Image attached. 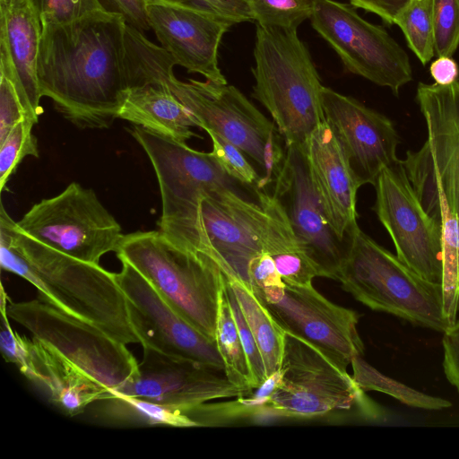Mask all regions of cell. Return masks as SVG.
<instances>
[{"label": "cell", "instance_id": "6da1fadb", "mask_svg": "<svg viewBox=\"0 0 459 459\" xmlns=\"http://www.w3.org/2000/svg\"><path fill=\"white\" fill-rule=\"evenodd\" d=\"M123 15L108 9L42 24L37 76L42 97L80 128H107L129 89Z\"/></svg>", "mask_w": 459, "mask_h": 459}, {"label": "cell", "instance_id": "7a4b0ae2", "mask_svg": "<svg viewBox=\"0 0 459 459\" xmlns=\"http://www.w3.org/2000/svg\"><path fill=\"white\" fill-rule=\"evenodd\" d=\"M0 264L39 290V298L125 343H140L115 273L54 250L23 233L3 204Z\"/></svg>", "mask_w": 459, "mask_h": 459}, {"label": "cell", "instance_id": "3957f363", "mask_svg": "<svg viewBox=\"0 0 459 459\" xmlns=\"http://www.w3.org/2000/svg\"><path fill=\"white\" fill-rule=\"evenodd\" d=\"M252 97L271 115L286 146L304 145L325 121L323 85L297 29L256 24Z\"/></svg>", "mask_w": 459, "mask_h": 459}, {"label": "cell", "instance_id": "277c9868", "mask_svg": "<svg viewBox=\"0 0 459 459\" xmlns=\"http://www.w3.org/2000/svg\"><path fill=\"white\" fill-rule=\"evenodd\" d=\"M182 318L215 342L226 276L211 255L178 246L160 230L124 234L116 251Z\"/></svg>", "mask_w": 459, "mask_h": 459}, {"label": "cell", "instance_id": "5b68a950", "mask_svg": "<svg viewBox=\"0 0 459 459\" xmlns=\"http://www.w3.org/2000/svg\"><path fill=\"white\" fill-rule=\"evenodd\" d=\"M356 300L374 311L444 333L441 283L422 278L357 226L349 235L338 280Z\"/></svg>", "mask_w": 459, "mask_h": 459}, {"label": "cell", "instance_id": "8992f818", "mask_svg": "<svg viewBox=\"0 0 459 459\" xmlns=\"http://www.w3.org/2000/svg\"><path fill=\"white\" fill-rule=\"evenodd\" d=\"M130 133L146 152L159 183V230L178 246L204 252L198 230L201 199L221 189L238 190L237 182L211 152L195 151L138 126Z\"/></svg>", "mask_w": 459, "mask_h": 459}, {"label": "cell", "instance_id": "52a82bcc", "mask_svg": "<svg viewBox=\"0 0 459 459\" xmlns=\"http://www.w3.org/2000/svg\"><path fill=\"white\" fill-rule=\"evenodd\" d=\"M356 407L368 420H382L386 412L322 351L285 332L279 380L256 418L273 416L314 419Z\"/></svg>", "mask_w": 459, "mask_h": 459}, {"label": "cell", "instance_id": "ba28073f", "mask_svg": "<svg viewBox=\"0 0 459 459\" xmlns=\"http://www.w3.org/2000/svg\"><path fill=\"white\" fill-rule=\"evenodd\" d=\"M416 100L428 136L402 163L423 209L440 224L459 218V81L420 82Z\"/></svg>", "mask_w": 459, "mask_h": 459}, {"label": "cell", "instance_id": "9c48e42d", "mask_svg": "<svg viewBox=\"0 0 459 459\" xmlns=\"http://www.w3.org/2000/svg\"><path fill=\"white\" fill-rule=\"evenodd\" d=\"M6 314L29 330L32 337L53 348L101 385L108 394L130 382L138 373V362L126 344L41 299L9 300Z\"/></svg>", "mask_w": 459, "mask_h": 459}, {"label": "cell", "instance_id": "30bf717a", "mask_svg": "<svg viewBox=\"0 0 459 459\" xmlns=\"http://www.w3.org/2000/svg\"><path fill=\"white\" fill-rule=\"evenodd\" d=\"M16 222L38 242L95 264L105 254L116 252L124 236L120 224L95 192L77 182L35 204Z\"/></svg>", "mask_w": 459, "mask_h": 459}, {"label": "cell", "instance_id": "8fae6325", "mask_svg": "<svg viewBox=\"0 0 459 459\" xmlns=\"http://www.w3.org/2000/svg\"><path fill=\"white\" fill-rule=\"evenodd\" d=\"M309 20L350 73L388 87L394 94L412 80L406 51L383 27L360 17L351 4L313 0Z\"/></svg>", "mask_w": 459, "mask_h": 459}, {"label": "cell", "instance_id": "7c38bea8", "mask_svg": "<svg viewBox=\"0 0 459 459\" xmlns=\"http://www.w3.org/2000/svg\"><path fill=\"white\" fill-rule=\"evenodd\" d=\"M257 299L284 332L314 345L342 371L354 357L363 356L359 314L333 303L313 285L285 284Z\"/></svg>", "mask_w": 459, "mask_h": 459}, {"label": "cell", "instance_id": "4fadbf2b", "mask_svg": "<svg viewBox=\"0 0 459 459\" xmlns=\"http://www.w3.org/2000/svg\"><path fill=\"white\" fill-rule=\"evenodd\" d=\"M373 207L390 235L396 255L427 281H442V228L423 209L399 160L384 169L375 185Z\"/></svg>", "mask_w": 459, "mask_h": 459}, {"label": "cell", "instance_id": "5bb4252c", "mask_svg": "<svg viewBox=\"0 0 459 459\" xmlns=\"http://www.w3.org/2000/svg\"><path fill=\"white\" fill-rule=\"evenodd\" d=\"M273 195L317 267L320 277L338 280L348 246L333 230L312 181L303 145L286 146ZM349 239V238H348Z\"/></svg>", "mask_w": 459, "mask_h": 459}, {"label": "cell", "instance_id": "9a60e30c", "mask_svg": "<svg viewBox=\"0 0 459 459\" xmlns=\"http://www.w3.org/2000/svg\"><path fill=\"white\" fill-rule=\"evenodd\" d=\"M115 273L127 303L131 325L143 347L188 359L224 372L215 342L178 315L130 264Z\"/></svg>", "mask_w": 459, "mask_h": 459}, {"label": "cell", "instance_id": "2e32d148", "mask_svg": "<svg viewBox=\"0 0 459 459\" xmlns=\"http://www.w3.org/2000/svg\"><path fill=\"white\" fill-rule=\"evenodd\" d=\"M265 212L238 190L205 195L199 205V233L204 251L218 262L226 276L248 287L250 262L264 251Z\"/></svg>", "mask_w": 459, "mask_h": 459}, {"label": "cell", "instance_id": "e0dca14e", "mask_svg": "<svg viewBox=\"0 0 459 459\" xmlns=\"http://www.w3.org/2000/svg\"><path fill=\"white\" fill-rule=\"evenodd\" d=\"M143 349L137 375L104 399L134 397L186 411L209 401L250 394L230 383L223 371L148 347Z\"/></svg>", "mask_w": 459, "mask_h": 459}, {"label": "cell", "instance_id": "ac0fdd59", "mask_svg": "<svg viewBox=\"0 0 459 459\" xmlns=\"http://www.w3.org/2000/svg\"><path fill=\"white\" fill-rule=\"evenodd\" d=\"M325 122L340 143L361 186L375 185L380 172L399 162L400 137L393 122L356 99L323 86Z\"/></svg>", "mask_w": 459, "mask_h": 459}, {"label": "cell", "instance_id": "d6986e66", "mask_svg": "<svg viewBox=\"0 0 459 459\" xmlns=\"http://www.w3.org/2000/svg\"><path fill=\"white\" fill-rule=\"evenodd\" d=\"M146 10L151 30L177 65L207 81L228 83L219 67L218 51L231 22L160 0H147Z\"/></svg>", "mask_w": 459, "mask_h": 459}, {"label": "cell", "instance_id": "ffe728a7", "mask_svg": "<svg viewBox=\"0 0 459 459\" xmlns=\"http://www.w3.org/2000/svg\"><path fill=\"white\" fill-rule=\"evenodd\" d=\"M310 176L329 222L337 237L347 241L357 223V193L360 187L349 160L325 121L303 145Z\"/></svg>", "mask_w": 459, "mask_h": 459}, {"label": "cell", "instance_id": "44dd1931", "mask_svg": "<svg viewBox=\"0 0 459 459\" xmlns=\"http://www.w3.org/2000/svg\"><path fill=\"white\" fill-rule=\"evenodd\" d=\"M0 73L11 79L27 114L38 121L41 21L30 0H0Z\"/></svg>", "mask_w": 459, "mask_h": 459}, {"label": "cell", "instance_id": "7402d4cb", "mask_svg": "<svg viewBox=\"0 0 459 459\" xmlns=\"http://www.w3.org/2000/svg\"><path fill=\"white\" fill-rule=\"evenodd\" d=\"M27 350L20 372L43 388L49 403L65 415H79L106 397V388L41 341L28 339Z\"/></svg>", "mask_w": 459, "mask_h": 459}, {"label": "cell", "instance_id": "603a6c76", "mask_svg": "<svg viewBox=\"0 0 459 459\" xmlns=\"http://www.w3.org/2000/svg\"><path fill=\"white\" fill-rule=\"evenodd\" d=\"M118 118L183 143L197 136L193 127L201 128L195 116L166 85L160 82L130 88Z\"/></svg>", "mask_w": 459, "mask_h": 459}, {"label": "cell", "instance_id": "cb8c5ba5", "mask_svg": "<svg viewBox=\"0 0 459 459\" xmlns=\"http://www.w3.org/2000/svg\"><path fill=\"white\" fill-rule=\"evenodd\" d=\"M255 195L266 214L264 250L273 259L282 281L295 287L313 285L320 273L295 235L281 203L264 190Z\"/></svg>", "mask_w": 459, "mask_h": 459}, {"label": "cell", "instance_id": "d4e9b609", "mask_svg": "<svg viewBox=\"0 0 459 459\" xmlns=\"http://www.w3.org/2000/svg\"><path fill=\"white\" fill-rule=\"evenodd\" d=\"M226 278L257 343L269 377L280 369L285 332L245 283L232 276Z\"/></svg>", "mask_w": 459, "mask_h": 459}, {"label": "cell", "instance_id": "484cf974", "mask_svg": "<svg viewBox=\"0 0 459 459\" xmlns=\"http://www.w3.org/2000/svg\"><path fill=\"white\" fill-rule=\"evenodd\" d=\"M97 417L108 423L127 426L195 427L181 408L134 397L100 400Z\"/></svg>", "mask_w": 459, "mask_h": 459}, {"label": "cell", "instance_id": "4316f807", "mask_svg": "<svg viewBox=\"0 0 459 459\" xmlns=\"http://www.w3.org/2000/svg\"><path fill=\"white\" fill-rule=\"evenodd\" d=\"M215 343L223 361L224 374L229 381L251 394L254 391L253 379L231 309L227 291V279L220 293Z\"/></svg>", "mask_w": 459, "mask_h": 459}, {"label": "cell", "instance_id": "83f0119b", "mask_svg": "<svg viewBox=\"0 0 459 459\" xmlns=\"http://www.w3.org/2000/svg\"><path fill=\"white\" fill-rule=\"evenodd\" d=\"M351 365L353 380L365 393L377 391L410 407L428 411H441L452 406L449 400L420 392L384 375L364 360L362 356L354 357Z\"/></svg>", "mask_w": 459, "mask_h": 459}, {"label": "cell", "instance_id": "f1b7e54d", "mask_svg": "<svg viewBox=\"0 0 459 459\" xmlns=\"http://www.w3.org/2000/svg\"><path fill=\"white\" fill-rule=\"evenodd\" d=\"M407 45L426 65L435 56L431 0H413L399 15L396 22Z\"/></svg>", "mask_w": 459, "mask_h": 459}, {"label": "cell", "instance_id": "f546056e", "mask_svg": "<svg viewBox=\"0 0 459 459\" xmlns=\"http://www.w3.org/2000/svg\"><path fill=\"white\" fill-rule=\"evenodd\" d=\"M254 21L266 28L298 29L309 19L313 0H248Z\"/></svg>", "mask_w": 459, "mask_h": 459}, {"label": "cell", "instance_id": "4dcf8cb0", "mask_svg": "<svg viewBox=\"0 0 459 459\" xmlns=\"http://www.w3.org/2000/svg\"><path fill=\"white\" fill-rule=\"evenodd\" d=\"M38 121L25 117L0 143V189L3 191L10 176L26 156L39 157L37 138L32 127Z\"/></svg>", "mask_w": 459, "mask_h": 459}, {"label": "cell", "instance_id": "1f68e13d", "mask_svg": "<svg viewBox=\"0 0 459 459\" xmlns=\"http://www.w3.org/2000/svg\"><path fill=\"white\" fill-rule=\"evenodd\" d=\"M212 141V156L221 169L237 183L251 186L255 191L263 190L262 177L247 156L238 147L212 132H206Z\"/></svg>", "mask_w": 459, "mask_h": 459}, {"label": "cell", "instance_id": "d6a6232c", "mask_svg": "<svg viewBox=\"0 0 459 459\" xmlns=\"http://www.w3.org/2000/svg\"><path fill=\"white\" fill-rule=\"evenodd\" d=\"M434 49L437 56H452L459 47V0H431Z\"/></svg>", "mask_w": 459, "mask_h": 459}, {"label": "cell", "instance_id": "836d02e7", "mask_svg": "<svg viewBox=\"0 0 459 459\" xmlns=\"http://www.w3.org/2000/svg\"><path fill=\"white\" fill-rule=\"evenodd\" d=\"M42 24L71 22L106 10L100 0H30Z\"/></svg>", "mask_w": 459, "mask_h": 459}, {"label": "cell", "instance_id": "e575fe53", "mask_svg": "<svg viewBox=\"0 0 459 459\" xmlns=\"http://www.w3.org/2000/svg\"><path fill=\"white\" fill-rule=\"evenodd\" d=\"M228 21L233 25L254 21L248 0H160Z\"/></svg>", "mask_w": 459, "mask_h": 459}, {"label": "cell", "instance_id": "d590c367", "mask_svg": "<svg viewBox=\"0 0 459 459\" xmlns=\"http://www.w3.org/2000/svg\"><path fill=\"white\" fill-rule=\"evenodd\" d=\"M227 279V278H226ZM227 291L238 326L239 337L247 356L250 373L253 379L254 390L258 388L268 377L266 376L264 364L257 343L244 317L240 307L227 283Z\"/></svg>", "mask_w": 459, "mask_h": 459}, {"label": "cell", "instance_id": "8d00e7d4", "mask_svg": "<svg viewBox=\"0 0 459 459\" xmlns=\"http://www.w3.org/2000/svg\"><path fill=\"white\" fill-rule=\"evenodd\" d=\"M25 117H30L22 106L13 82L7 75L0 73V143Z\"/></svg>", "mask_w": 459, "mask_h": 459}, {"label": "cell", "instance_id": "74e56055", "mask_svg": "<svg viewBox=\"0 0 459 459\" xmlns=\"http://www.w3.org/2000/svg\"><path fill=\"white\" fill-rule=\"evenodd\" d=\"M248 288L256 298L285 287L272 256L264 250L255 256L247 269Z\"/></svg>", "mask_w": 459, "mask_h": 459}, {"label": "cell", "instance_id": "f35d334b", "mask_svg": "<svg viewBox=\"0 0 459 459\" xmlns=\"http://www.w3.org/2000/svg\"><path fill=\"white\" fill-rule=\"evenodd\" d=\"M443 370L447 381L459 393V318L444 333L442 338Z\"/></svg>", "mask_w": 459, "mask_h": 459}, {"label": "cell", "instance_id": "ab89813d", "mask_svg": "<svg viewBox=\"0 0 459 459\" xmlns=\"http://www.w3.org/2000/svg\"><path fill=\"white\" fill-rule=\"evenodd\" d=\"M355 8H360L379 16L388 24H395L399 15L413 0H349Z\"/></svg>", "mask_w": 459, "mask_h": 459}, {"label": "cell", "instance_id": "60d3db41", "mask_svg": "<svg viewBox=\"0 0 459 459\" xmlns=\"http://www.w3.org/2000/svg\"><path fill=\"white\" fill-rule=\"evenodd\" d=\"M111 11L124 16L126 22L141 31L151 30L146 4L147 0H107Z\"/></svg>", "mask_w": 459, "mask_h": 459}, {"label": "cell", "instance_id": "b9f144b4", "mask_svg": "<svg viewBox=\"0 0 459 459\" xmlns=\"http://www.w3.org/2000/svg\"><path fill=\"white\" fill-rule=\"evenodd\" d=\"M435 83L449 85L458 81L459 66L452 56H437L429 67Z\"/></svg>", "mask_w": 459, "mask_h": 459}]
</instances>
